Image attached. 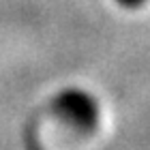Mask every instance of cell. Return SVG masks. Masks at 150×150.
I'll return each mask as SVG.
<instances>
[{"label": "cell", "mask_w": 150, "mask_h": 150, "mask_svg": "<svg viewBox=\"0 0 150 150\" xmlns=\"http://www.w3.org/2000/svg\"><path fill=\"white\" fill-rule=\"evenodd\" d=\"M54 112L60 120L75 129H92L99 118V103L84 88H64L54 97Z\"/></svg>", "instance_id": "6da1fadb"}, {"label": "cell", "mask_w": 150, "mask_h": 150, "mask_svg": "<svg viewBox=\"0 0 150 150\" xmlns=\"http://www.w3.org/2000/svg\"><path fill=\"white\" fill-rule=\"evenodd\" d=\"M120 4H125V6H137V4H142L144 0H118Z\"/></svg>", "instance_id": "7a4b0ae2"}]
</instances>
